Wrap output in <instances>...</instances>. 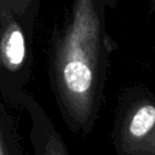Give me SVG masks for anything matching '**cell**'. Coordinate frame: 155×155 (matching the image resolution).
I'll return each mask as SVG.
<instances>
[{"instance_id":"2","label":"cell","mask_w":155,"mask_h":155,"mask_svg":"<svg viewBox=\"0 0 155 155\" xmlns=\"http://www.w3.org/2000/svg\"><path fill=\"white\" fill-rule=\"evenodd\" d=\"M2 56L6 65L10 69H16L22 65L25 57V41L21 29L13 27L2 40Z\"/></svg>"},{"instance_id":"1","label":"cell","mask_w":155,"mask_h":155,"mask_svg":"<svg viewBox=\"0 0 155 155\" xmlns=\"http://www.w3.org/2000/svg\"><path fill=\"white\" fill-rule=\"evenodd\" d=\"M97 25L92 16L81 10L75 15L74 25L67 39L61 76L63 90L73 101L91 97L94 84Z\"/></svg>"},{"instance_id":"3","label":"cell","mask_w":155,"mask_h":155,"mask_svg":"<svg viewBox=\"0 0 155 155\" xmlns=\"http://www.w3.org/2000/svg\"><path fill=\"white\" fill-rule=\"evenodd\" d=\"M155 125V105L144 104L139 107L132 115L128 124V132L134 138L148 134Z\"/></svg>"},{"instance_id":"4","label":"cell","mask_w":155,"mask_h":155,"mask_svg":"<svg viewBox=\"0 0 155 155\" xmlns=\"http://www.w3.org/2000/svg\"><path fill=\"white\" fill-rule=\"evenodd\" d=\"M0 155H4V153H2V148H1V144H0Z\"/></svg>"}]
</instances>
